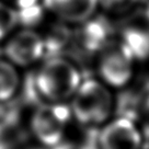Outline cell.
<instances>
[{
  "label": "cell",
  "instance_id": "obj_1",
  "mask_svg": "<svg viewBox=\"0 0 149 149\" xmlns=\"http://www.w3.org/2000/svg\"><path fill=\"white\" fill-rule=\"evenodd\" d=\"M81 81L78 67L59 56H53L45 61L34 77L37 93L49 103H65L71 99Z\"/></svg>",
  "mask_w": 149,
  "mask_h": 149
},
{
  "label": "cell",
  "instance_id": "obj_2",
  "mask_svg": "<svg viewBox=\"0 0 149 149\" xmlns=\"http://www.w3.org/2000/svg\"><path fill=\"white\" fill-rule=\"evenodd\" d=\"M113 109V95L109 86L102 80L90 78L81 81L71 98V114L78 123L84 126H98L107 123Z\"/></svg>",
  "mask_w": 149,
  "mask_h": 149
},
{
  "label": "cell",
  "instance_id": "obj_3",
  "mask_svg": "<svg viewBox=\"0 0 149 149\" xmlns=\"http://www.w3.org/2000/svg\"><path fill=\"white\" fill-rule=\"evenodd\" d=\"M71 116L70 107L65 103L47 102L33 112L30 121L31 132L38 143L55 147L64 139Z\"/></svg>",
  "mask_w": 149,
  "mask_h": 149
},
{
  "label": "cell",
  "instance_id": "obj_4",
  "mask_svg": "<svg viewBox=\"0 0 149 149\" xmlns=\"http://www.w3.org/2000/svg\"><path fill=\"white\" fill-rule=\"evenodd\" d=\"M134 56L122 41L109 42L100 53L99 74L104 84L112 88H123L134 74Z\"/></svg>",
  "mask_w": 149,
  "mask_h": 149
},
{
  "label": "cell",
  "instance_id": "obj_5",
  "mask_svg": "<svg viewBox=\"0 0 149 149\" xmlns=\"http://www.w3.org/2000/svg\"><path fill=\"white\" fill-rule=\"evenodd\" d=\"M3 53L6 58L18 68L29 67L44 56V37L31 29L15 31L3 43Z\"/></svg>",
  "mask_w": 149,
  "mask_h": 149
},
{
  "label": "cell",
  "instance_id": "obj_6",
  "mask_svg": "<svg viewBox=\"0 0 149 149\" xmlns=\"http://www.w3.org/2000/svg\"><path fill=\"white\" fill-rule=\"evenodd\" d=\"M143 132L130 117L118 116L105 123L98 135L99 149H141Z\"/></svg>",
  "mask_w": 149,
  "mask_h": 149
},
{
  "label": "cell",
  "instance_id": "obj_7",
  "mask_svg": "<svg viewBox=\"0 0 149 149\" xmlns=\"http://www.w3.org/2000/svg\"><path fill=\"white\" fill-rule=\"evenodd\" d=\"M42 5L66 23L82 24L94 15L99 0H42Z\"/></svg>",
  "mask_w": 149,
  "mask_h": 149
},
{
  "label": "cell",
  "instance_id": "obj_8",
  "mask_svg": "<svg viewBox=\"0 0 149 149\" xmlns=\"http://www.w3.org/2000/svg\"><path fill=\"white\" fill-rule=\"evenodd\" d=\"M79 31V43L89 53L101 52L109 42V26L100 19H89Z\"/></svg>",
  "mask_w": 149,
  "mask_h": 149
},
{
  "label": "cell",
  "instance_id": "obj_9",
  "mask_svg": "<svg viewBox=\"0 0 149 149\" xmlns=\"http://www.w3.org/2000/svg\"><path fill=\"white\" fill-rule=\"evenodd\" d=\"M21 77L18 67L6 57L0 58V103H7L18 94Z\"/></svg>",
  "mask_w": 149,
  "mask_h": 149
},
{
  "label": "cell",
  "instance_id": "obj_10",
  "mask_svg": "<svg viewBox=\"0 0 149 149\" xmlns=\"http://www.w3.org/2000/svg\"><path fill=\"white\" fill-rule=\"evenodd\" d=\"M122 42L128 47L134 58L147 59L149 57V31L139 26H128L122 33Z\"/></svg>",
  "mask_w": 149,
  "mask_h": 149
},
{
  "label": "cell",
  "instance_id": "obj_11",
  "mask_svg": "<svg viewBox=\"0 0 149 149\" xmlns=\"http://www.w3.org/2000/svg\"><path fill=\"white\" fill-rule=\"evenodd\" d=\"M19 24V13L15 7L6 0H0V44H3L17 31Z\"/></svg>",
  "mask_w": 149,
  "mask_h": 149
},
{
  "label": "cell",
  "instance_id": "obj_12",
  "mask_svg": "<svg viewBox=\"0 0 149 149\" xmlns=\"http://www.w3.org/2000/svg\"><path fill=\"white\" fill-rule=\"evenodd\" d=\"M137 2L138 0H99V7L109 13L122 14L133 9Z\"/></svg>",
  "mask_w": 149,
  "mask_h": 149
},
{
  "label": "cell",
  "instance_id": "obj_13",
  "mask_svg": "<svg viewBox=\"0 0 149 149\" xmlns=\"http://www.w3.org/2000/svg\"><path fill=\"white\" fill-rule=\"evenodd\" d=\"M140 121H141L143 135L149 138V93L145 98L143 105L140 107Z\"/></svg>",
  "mask_w": 149,
  "mask_h": 149
},
{
  "label": "cell",
  "instance_id": "obj_14",
  "mask_svg": "<svg viewBox=\"0 0 149 149\" xmlns=\"http://www.w3.org/2000/svg\"><path fill=\"white\" fill-rule=\"evenodd\" d=\"M9 3L15 7V9L18 10H24L31 8L33 6L38 5V0H6Z\"/></svg>",
  "mask_w": 149,
  "mask_h": 149
}]
</instances>
